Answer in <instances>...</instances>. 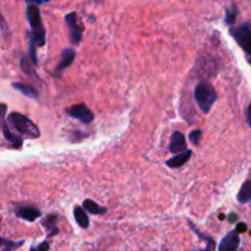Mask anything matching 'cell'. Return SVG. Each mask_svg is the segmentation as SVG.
<instances>
[{"label": "cell", "instance_id": "cell-1", "mask_svg": "<svg viewBox=\"0 0 251 251\" xmlns=\"http://www.w3.org/2000/svg\"><path fill=\"white\" fill-rule=\"evenodd\" d=\"M26 17L31 26V34H29V42L36 44L37 47L46 46L47 42V31L42 21V15L39 7L36 2H27Z\"/></svg>", "mask_w": 251, "mask_h": 251}, {"label": "cell", "instance_id": "cell-2", "mask_svg": "<svg viewBox=\"0 0 251 251\" xmlns=\"http://www.w3.org/2000/svg\"><path fill=\"white\" fill-rule=\"evenodd\" d=\"M194 100L198 104L199 109L203 114H208L212 109L213 104L217 100V92L216 88L208 82H200L196 85L194 91Z\"/></svg>", "mask_w": 251, "mask_h": 251}, {"label": "cell", "instance_id": "cell-3", "mask_svg": "<svg viewBox=\"0 0 251 251\" xmlns=\"http://www.w3.org/2000/svg\"><path fill=\"white\" fill-rule=\"evenodd\" d=\"M7 123H9L10 126L14 127L17 132H20V134L24 135V136L29 137V139H38V137L41 136L39 127L37 126L29 118L21 114V113H10L9 117H7Z\"/></svg>", "mask_w": 251, "mask_h": 251}, {"label": "cell", "instance_id": "cell-4", "mask_svg": "<svg viewBox=\"0 0 251 251\" xmlns=\"http://www.w3.org/2000/svg\"><path fill=\"white\" fill-rule=\"evenodd\" d=\"M230 34L242 47L248 55V60L251 61V28L248 25H242L237 28H230Z\"/></svg>", "mask_w": 251, "mask_h": 251}, {"label": "cell", "instance_id": "cell-5", "mask_svg": "<svg viewBox=\"0 0 251 251\" xmlns=\"http://www.w3.org/2000/svg\"><path fill=\"white\" fill-rule=\"evenodd\" d=\"M65 22L69 27V39H70L73 46H78L82 41L83 27L81 26L78 21L77 14L75 11H71L65 15Z\"/></svg>", "mask_w": 251, "mask_h": 251}, {"label": "cell", "instance_id": "cell-6", "mask_svg": "<svg viewBox=\"0 0 251 251\" xmlns=\"http://www.w3.org/2000/svg\"><path fill=\"white\" fill-rule=\"evenodd\" d=\"M66 114L70 115L74 119L78 120L82 124L90 125L92 124L93 120H95V114L92 113V110L85 104V103H78V104L71 105L70 108L65 110Z\"/></svg>", "mask_w": 251, "mask_h": 251}, {"label": "cell", "instance_id": "cell-7", "mask_svg": "<svg viewBox=\"0 0 251 251\" xmlns=\"http://www.w3.org/2000/svg\"><path fill=\"white\" fill-rule=\"evenodd\" d=\"M1 109H2V135H4L5 140L10 142V145L12 146V149L20 150L24 145V140H22L21 136H17L15 135L14 132L11 131V127L6 124V104H1Z\"/></svg>", "mask_w": 251, "mask_h": 251}, {"label": "cell", "instance_id": "cell-8", "mask_svg": "<svg viewBox=\"0 0 251 251\" xmlns=\"http://www.w3.org/2000/svg\"><path fill=\"white\" fill-rule=\"evenodd\" d=\"M168 150L171 153H174V154H179L188 151V145H186L185 135L180 131H174L173 134H172Z\"/></svg>", "mask_w": 251, "mask_h": 251}, {"label": "cell", "instance_id": "cell-9", "mask_svg": "<svg viewBox=\"0 0 251 251\" xmlns=\"http://www.w3.org/2000/svg\"><path fill=\"white\" fill-rule=\"evenodd\" d=\"M240 245V237L237 230H230L218 245V251H237Z\"/></svg>", "mask_w": 251, "mask_h": 251}, {"label": "cell", "instance_id": "cell-10", "mask_svg": "<svg viewBox=\"0 0 251 251\" xmlns=\"http://www.w3.org/2000/svg\"><path fill=\"white\" fill-rule=\"evenodd\" d=\"M76 58V50L73 48H64L63 51L60 53V59H59L58 65L55 66V70L54 74L58 75V74L63 73L65 69H68L69 66H71V64L74 63Z\"/></svg>", "mask_w": 251, "mask_h": 251}, {"label": "cell", "instance_id": "cell-11", "mask_svg": "<svg viewBox=\"0 0 251 251\" xmlns=\"http://www.w3.org/2000/svg\"><path fill=\"white\" fill-rule=\"evenodd\" d=\"M15 215L26 222L33 223L42 216L41 211L34 206H20L15 210Z\"/></svg>", "mask_w": 251, "mask_h": 251}, {"label": "cell", "instance_id": "cell-12", "mask_svg": "<svg viewBox=\"0 0 251 251\" xmlns=\"http://www.w3.org/2000/svg\"><path fill=\"white\" fill-rule=\"evenodd\" d=\"M41 225L43 226L44 229L47 230V235L48 238L55 237L59 233L58 227V216L56 215H48L41 221Z\"/></svg>", "mask_w": 251, "mask_h": 251}, {"label": "cell", "instance_id": "cell-13", "mask_svg": "<svg viewBox=\"0 0 251 251\" xmlns=\"http://www.w3.org/2000/svg\"><path fill=\"white\" fill-rule=\"evenodd\" d=\"M193 156V151L191 150H188V151L183 152V153H179V154H174V157L169 158L168 161L166 162L167 167L172 169H178L181 168L186 162H189V159L191 158Z\"/></svg>", "mask_w": 251, "mask_h": 251}, {"label": "cell", "instance_id": "cell-14", "mask_svg": "<svg viewBox=\"0 0 251 251\" xmlns=\"http://www.w3.org/2000/svg\"><path fill=\"white\" fill-rule=\"evenodd\" d=\"M11 86H12V88H14V90L19 91L20 93H22L25 97L31 98V100H38V97H39L38 91H37L34 87H32L31 85H28V83L12 82Z\"/></svg>", "mask_w": 251, "mask_h": 251}, {"label": "cell", "instance_id": "cell-15", "mask_svg": "<svg viewBox=\"0 0 251 251\" xmlns=\"http://www.w3.org/2000/svg\"><path fill=\"white\" fill-rule=\"evenodd\" d=\"M74 217H75L76 223H77L82 229H87V228L90 227V218H88L87 213L83 210L82 206L76 205L75 207H74Z\"/></svg>", "mask_w": 251, "mask_h": 251}, {"label": "cell", "instance_id": "cell-16", "mask_svg": "<svg viewBox=\"0 0 251 251\" xmlns=\"http://www.w3.org/2000/svg\"><path fill=\"white\" fill-rule=\"evenodd\" d=\"M82 207L86 212H88L90 215H95V216H102V215H105V213L108 212L107 208L103 207V206H100V205H98L97 202H95L93 200H90V199H87V200L83 201Z\"/></svg>", "mask_w": 251, "mask_h": 251}, {"label": "cell", "instance_id": "cell-17", "mask_svg": "<svg viewBox=\"0 0 251 251\" xmlns=\"http://www.w3.org/2000/svg\"><path fill=\"white\" fill-rule=\"evenodd\" d=\"M237 201L239 203L251 202V178L248 179L245 183H243L242 188L237 195Z\"/></svg>", "mask_w": 251, "mask_h": 251}, {"label": "cell", "instance_id": "cell-18", "mask_svg": "<svg viewBox=\"0 0 251 251\" xmlns=\"http://www.w3.org/2000/svg\"><path fill=\"white\" fill-rule=\"evenodd\" d=\"M238 15H239V11H238V6L237 4L233 2L230 6L226 7V17H225V21L230 28H233V26L235 25L238 19Z\"/></svg>", "mask_w": 251, "mask_h": 251}, {"label": "cell", "instance_id": "cell-19", "mask_svg": "<svg viewBox=\"0 0 251 251\" xmlns=\"http://www.w3.org/2000/svg\"><path fill=\"white\" fill-rule=\"evenodd\" d=\"M1 244H2V249L4 251H14L16 249H19L20 247L25 244V240H20V242H14V240L6 239V238L2 237L1 238Z\"/></svg>", "mask_w": 251, "mask_h": 251}, {"label": "cell", "instance_id": "cell-20", "mask_svg": "<svg viewBox=\"0 0 251 251\" xmlns=\"http://www.w3.org/2000/svg\"><path fill=\"white\" fill-rule=\"evenodd\" d=\"M201 136H202V130L195 129L189 134V140H190L194 146H199L201 141Z\"/></svg>", "mask_w": 251, "mask_h": 251}, {"label": "cell", "instance_id": "cell-21", "mask_svg": "<svg viewBox=\"0 0 251 251\" xmlns=\"http://www.w3.org/2000/svg\"><path fill=\"white\" fill-rule=\"evenodd\" d=\"M29 61L31 60H29L28 58L24 56V58L21 59V61H20V65H21L22 70H24L26 74H28V75H36L34 71L31 69V64H29Z\"/></svg>", "mask_w": 251, "mask_h": 251}, {"label": "cell", "instance_id": "cell-22", "mask_svg": "<svg viewBox=\"0 0 251 251\" xmlns=\"http://www.w3.org/2000/svg\"><path fill=\"white\" fill-rule=\"evenodd\" d=\"M235 230H237L238 233H239V234H242V233H245L248 230V226L245 225V223H238V226L237 227H235Z\"/></svg>", "mask_w": 251, "mask_h": 251}, {"label": "cell", "instance_id": "cell-23", "mask_svg": "<svg viewBox=\"0 0 251 251\" xmlns=\"http://www.w3.org/2000/svg\"><path fill=\"white\" fill-rule=\"evenodd\" d=\"M49 248H50V245L48 242H42L37 248V251H48Z\"/></svg>", "mask_w": 251, "mask_h": 251}, {"label": "cell", "instance_id": "cell-24", "mask_svg": "<svg viewBox=\"0 0 251 251\" xmlns=\"http://www.w3.org/2000/svg\"><path fill=\"white\" fill-rule=\"evenodd\" d=\"M245 119H247V123H248V125H249V126L251 127V102H250V104H249V107H248V109H247V113H245Z\"/></svg>", "mask_w": 251, "mask_h": 251}, {"label": "cell", "instance_id": "cell-25", "mask_svg": "<svg viewBox=\"0 0 251 251\" xmlns=\"http://www.w3.org/2000/svg\"><path fill=\"white\" fill-rule=\"evenodd\" d=\"M238 220V216H237V213H230L229 216H228V222L229 223H235V221Z\"/></svg>", "mask_w": 251, "mask_h": 251}, {"label": "cell", "instance_id": "cell-26", "mask_svg": "<svg viewBox=\"0 0 251 251\" xmlns=\"http://www.w3.org/2000/svg\"><path fill=\"white\" fill-rule=\"evenodd\" d=\"M218 218H220V220H221V221H223V220H225V218H226V216H225V215H223V213H221V215H220V216H218Z\"/></svg>", "mask_w": 251, "mask_h": 251}, {"label": "cell", "instance_id": "cell-27", "mask_svg": "<svg viewBox=\"0 0 251 251\" xmlns=\"http://www.w3.org/2000/svg\"><path fill=\"white\" fill-rule=\"evenodd\" d=\"M29 251H37V249H36V248H31V249H29Z\"/></svg>", "mask_w": 251, "mask_h": 251}, {"label": "cell", "instance_id": "cell-28", "mask_svg": "<svg viewBox=\"0 0 251 251\" xmlns=\"http://www.w3.org/2000/svg\"><path fill=\"white\" fill-rule=\"evenodd\" d=\"M250 235H251V230H250Z\"/></svg>", "mask_w": 251, "mask_h": 251}]
</instances>
